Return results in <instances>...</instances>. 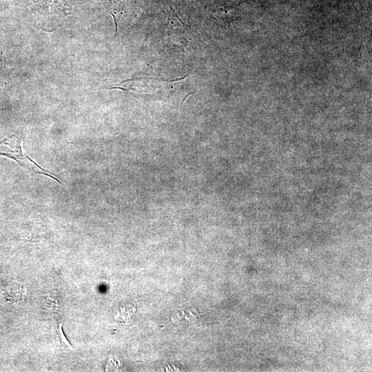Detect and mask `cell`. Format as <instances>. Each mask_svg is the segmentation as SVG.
Listing matches in <instances>:
<instances>
[{
    "label": "cell",
    "instance_id": "1",
    "mask_svg": "<svg viewBox=\"0 0 372 372\" xmlns=\"http://www.w3.org/2000/svg\"><path fill=\"white\" fill-rule=\"evenodd\" d=\"M22 143V138L15 134L0 141V155L15 160L21 166L33 173L46 175L61 183L52 173L43 169L23 152Z\"/></svg>",
    "mask_w": 372,
    "mask_h": 372
}]
</instances>
